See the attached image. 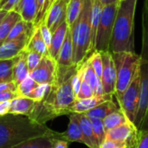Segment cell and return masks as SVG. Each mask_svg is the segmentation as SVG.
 I'll list each match as a JSON object with an SVG mask.
<instances>
[{"instance_id":"1","label":"cell","mask_w":148,"mask_h":148,"mask_svg":"<svg viewBox=\"0 0 148 148\" xmlns=\"http://www.w3.org/2000/svg\"><path fill=\"white\" fill-rule=\"evenodd\" d=\"M79 66L57 65L56 78L51 85L50 92L43 101H36L34 109L29 115L30 118L41 124H45L56 117L71 114V108L76 101L72 80Z\"/></svg>"},{"instance_id":"2","label":"cell","mask_w":148,"mask_h":148,"mask_svg":"<svg viewBox=\"0 0 148 148\" xmlns=\"http://www.w3.org/2000/svg\"><path fill=\"white\" fill-rule=\"evenodd\" d=\"M50 131L51 129L45 124H41L27 115L14 114L0 115V148H12Z\"/></svg>"},{"instance_id":"3","label":"cell","mask_w":148,"mask_h":148,"mask_svg":"<svg viewBox=\"0 0 148 148\" xmlns=\"http://www.w3.org/2000/svg\"><path fill=\"white\" fill-rule=\"evenodd\" d=\"M137 0H123L120 2L114 30L110 41L109 51L134 53V15Z\"/></svg>"},{"instance_id":"4","label":"cell","mask_w":148,"mask_h":148,"mask_svg":"<svg viewBox=\"0 0 148 148\" xmlns=\"http://www.w3.org/2000/svg\"><path fill=\"white\" fill-rule=\"evenodd\" d=\"M92 0H84L82 10L76 21L69 27L73 42V62L82 64L95 51L91 30Z\"/></svg>"},{"instance_id":"5","label":"cell","mask_w":148,"mask_h":148,"mask_svg":"<svg viewBox=\"0 0 148 148\" xmlns=\"http://www.w3.org/2000/svg\"><path fill=\"white\" fill-rule=\"evenodd\" d=\"M112 56L117 73L114 96L116 99H119L140 71V56L135 52L122 51L112 53Z\"/></svg>"},{"instance_id":"6","label":"cell","mask_w":148,"mask_h":148,"mask_svg":"<svg viewBox=\"0 0 148 148\" xmlns=\"http://www.w3.org/2000/svg\"><path fill=\"white\" fill-rule=\"evenodd\" d=\"M120 2L103 6L95 39V50L96 51H109L110 41L120 6Z\"/></svg>"},{"instance_id":"7","label":"cell","mask_w":148,"mask_h":148,"mask_svg":"<svg viewBox=\"0 0 148 148\" xmlns=\"http://www.w3.org/2000/svg\"><path fill=\"white\" fill-rule=\"evenodd\" d=\"M140 71L122 94V95L117 99L119 107L122 109L125 114L127 116L129 121L134 123L139 101H140Z\"/></svg>"},{"instance_id":"8","label":"cell","mask_w":148,"mask_h":148,"mask_svg":"<svg viewBox=\"0 0 148 148\" xmlns=\"http://www.w3.org/2000/svg\"><path fill=\"white\" fill-rule=\"evenodd\" d=\"M57 62L49 56H43L37 67L29 73V76L38 84L52 85L56 78Z\"/></svg>"},{"instance_id":"9","label":"cell","mask_w":148,"mask_h":148,"mask_svg":"<svg viewBox=\"0 0 148 148\" xmlns=\"http://www.w3.org/2000/svg\"><path fill=\"white\" fill-rule=\"evenodd\" d=\"M102 58V74H101V83L103 87V92L105 95H114L116 82H117V73L115 64L110 51L101 52Z\"/></svg>"},{"instance_id":"10","label":"cell","mask_w":148,"mask_h":148,"mask_svg":"<svg viewBox=\"0 0 148 148\" xmlns=\"http://www.w3.org/2000/svg\"><path fill=\"white\" fill-rule=\"evenodd\" d=\"M138 132L139 130L134 123L127 121V122L107 131L106 139L127 143L130 148H133L138 135Z\"/></svg>"},{"instance_id":"11","label":"cell","mask_w":148,"mask_h":148,"mask_svg":"<svg viewBox=\"0 0 148 148\" xmlns=\"http://www.w3.org/2000/svg\"><path fill=\"white\" fill-rule=\"evenodd\" d=\"M68 3L62 0H55L50 6L44 23L53 33L67 18Z\"/></svg>"},{"instance_id":"12","label":"cell","mask_w":148,"mask_h":148,"mask_svg":"<svg viewBox=\"0 0 148 148\" xmlns=\"http://www.w3.org/2000/svg\"><path fill=\"white\" fill-rule=\"evenodd\" d=\"M33 33H26L16 39L5 42L0 47V59H10L17 56L25 49Z\"/></svg>"},{"instance_id":"13","label":"cell","mask_w":148,"mask_h":148,"mask_svg":"<svg viewBox=\"0 0 148 148\" xmlns=\"http://www.w3.org/2000/svg\"><path fill=\"white\" fill-rule=\"evenodd\" d=\"M56 140H62L68 142H80L83 144V135L76 113L69 114V123L68 128L63 133L56 132Z\"/></svg>"},{"instance_id":"14","label":"cell","mask_w":148,"mask_h":148,"mask_svg":"<svg viewBox=\"0 0 148 148\" xmlns=\"http://www.w3.org/2000/svg\"><path fill=\"white\" fill-rule=\"evenodd\" d=\"M113 96L114 95H99V96L94 95L89 98L76 100L71 108V114L72 113H76V114L86 113L87 111L93 109L94 108L97 107L102 102L108 101V100H112Z\"/></svg>"},{"instance_id":"15","label":"cell","mask_w":148,"mask_h":148,"mask_svg":"<svg viewBox=\"0 0 148 148\" xmlns=\"http://www.w3.org/2000/svg\"><path fill=\"white\" fill-rule=\"evenodd\" d=\"M69 29V26L67 21H65L52 33V41L49 48V56L51 58L55 59L56 61L58 57L59 51L64 42V39L66 37Z\"/></svg>"},{"instance_id":"16","label":"cell","mask_w":148,"mask_h":148,"mask_svg":"<svg viewBox=\"0 0 148 148\" xmlns=\"http://www.w3.org/2000/svg\"><path fill=\"white\" fill-rule=\"evenodd\" d=\"M55 134L56 132L51 130L44 135L27 140L12 148H53L56 140Z\"/></svg>"},{"instance_id":"17","label":"cell","mask_w":148,"mask_h":148,"mask_svg":"<svg viewBox=\"0 0 148 148\" xmlns=\"http://www.w3.org/2000/svg\"><path fill=\"white\" fill-rule=\"evenodd\" d=\"M82 69H83V79L91 86L94 95H105L103 92V87L101 83V80L97 76L96 73L95 72L91 63L89 61L87 60L82 64Z\"/></svg>"},{"instance_id":"18","label":"cell","mask_w":148,"mask_h":148,"mask_svg":"<svg viewBox=\"0 0 148 148\" xmlns=\"http://www.w3.org/2000/svg\"><path fill=\"white\" fill-rule=\"evenodd\" d=\"M73 56H74V49H73L72 36H71L70 29H69L64 42L59 51L58 57L56 59L57 65L65 66V67L75 65L73 62Z\"/></svg>"},{"instance_id":"19","label":"cell","mask_w":148,"mask_h":148,"mask_svg":"<svg viewBox=\"0 0 148 148\" xmlns=\"http://www.w3.org/2000/svg\"><path fill=\"white\" fill-rule=\"evenodd\" d=\"M36 105V101L29 97L17 96L10 101V108L9 114H23L29 116Z\"/></svg>"},{"instance_id":"20","label":"cell","mask_w":148,"mask_h":148,"mask_svg":"<svg viewBox=\"0 0 148 148\" xmlns=\"http://www.w3.org/2000/svg\"><path fill=\"white\" fill-rule=\"evenodd\" d=\"M14 10L21 16L23 20L29 23H34L37 16V1L20 0Z\"/></svg>"},{"instance_id":"21","label":"cell","mask_w":148,"mask_h":148,"mask_svg":"<svg viewBox=\"0 0 148 148\" xmlns=\"http://www.w3.org/2000/svg\"><path fill=\"white\" fill-rule=\"evenodd\" d=\"M79 123L83 135V144L89 148H99L97 141L95 138L90 119L85 114H77Z\"/></svg>"},{"instance_id":"22","label":"cell","mask_w":148,"mask_h":148,"mask_svg":"<svg viewBox=\"0 0 148 148\" xmlns=\"http://www.w3.org/2000/svg\"><path fill=\"white\" fill-rule=\"evenodd\" d=\"M29 75L27 64V51L24 49L18 55V59L13 69V82L18 86Z\"/></svg>"},{"instance_id":"23","label":"cell","mask_w":148,"mask_h":148,"mask_svg":"<svg viewBox=\"0 0 148 148\" xmlns=\"http://www.w3.org/2000/svg\"><path fill=\"white\" fill-rule=\"evenodd\" d=\"M119 108H120V107L117 106L113 101V99H112V100H108V101L102 102L101 104L98 105L97 107L94 108L93 109L88 110L83 114H85L89 118H96V119L103 120L109 114L116 111Z\"/></svg>"},{"instance_id":"24","label":"cell","mask_w":148,"mask_h":148,"mask_svg":"<svg viewBox=\"0 0 148 148\" xmlns=\"http://www.w3.org/2000/svg\"><path fill=\"white\" fill-rule=\"evenodd\" d=\"M25 49L27 51L36 52L42 56H49L48 47L43 41V38L42 36L39 27L36 28V29H35L33 35L31 36Z\"/></svg>"},{"instance_id":"25","label":"cell","mask_w":148,"mask_h":148,"mask_svg":"<svg viewBox=\"0 0 148 148\" xmlns=\"http://www.w3.org/2000/svg\"><path fill=\"white\" fill-rule=\"evenodd\" d=\"M22 19L21 16L15 10L9 11L0 25V47L6 42V39L13 26Z\"/></svg>"},{"instance_id":"26","label":"cell","mask_w":148,"mask_h":148,"mask_svg":"<svg viewBox=\"0 0 148 148\" xmlns=\"http://www.w3.org/2000/svg\"><path fill=\"white\" fill-rule=\"evenodd\" d=\"M18 56L10 59H0V83L13 82V69Z\"/></svg>"},{"instance_id":"27","label":"cell","mask_w":148,"mask_h":148,"mask_svg":"<svg viewBox=\"0 0 148 148\" xmlns=\"http://www.w3.org/2000/svg\"><path fill=\"white\" fill-rule=\"evenodd\" d=\"M127 121H129V119L127 118V116L125 114V113L122 111V109L121 108L119 109H117L116 111L109 114L108 116H106L102 120L106 131L113 129V128L127 122Z\"/></svg>"},{"instance_id":"28","label":"cell","mask_w":148,"mask_h":148,"mask_svg":"<svg viewBox=\"0 0 148 148\" xmlns=\"http://www.w3.org/2000/svg\"><path fill=\"white\" fill-rule=\"evenodd\" d=\"M103 5L98 0H92V9H91V30H92V42L94 49L95 46V39L98 26L100 23V19L102 12Z\"/></svg>"},{"instance_id":"29","label":"cell","mask_w":148,"mask_h":148,"mask_svg":"<svg viewBox=\"0 0 148 148\" xmlns=\"http://www.w3.org/2000/svg\"><path fill=\"white\" fill-rule=\"evenodd\" d=\"M36 28V27L34 25V23H29V22H26V21L21 19L11 29V30L6 39V42L16 39L26 33H32L35 31Z\"/></svg>"},{"instance_id":"30","label":"cell","mask_w":148,"mask_h":148,"mask_svg":"<svg viewBox=\"0 0 148 148\" xmlns=\"http://www.w3.org/2000/svg\"><path fill=\"white\" fill-rule=\"evenodd\" d=\"M84 4V0H70L67 8L66 21L70 27L79 17Z\"/></svg>"},{"instance_id":"31","label":"cell","mask_w":148,"mask_h":148,"mask_svg":"<svg viewBox=\"0 0 148 148\" xmlns=\"http://www.w3.org/2000/svg\"><path fill=\"white\" fill-rule=\"evenodd\" d=\"M89 119H90V121H91V124H92L95 138V140L97 141V144H98V146L100 147V145L106 139V132L107 131L105 129L102 120L96 119V118H89Z\"/></svg>"},{"instance_id":"32","label":"cell","mask_w":148,"mask_h":148,"mask_svg":"<svg viewBox=\"0 0 148 148\" xmlns=\"http://www.w3.org/2000/svg\"><path fill=\"white\" fill-rule=\"evenodd\" d=\"M39 84L35 82L29 75L17 86V94L18 96L29 97L32 91L38 86Z\"/></svg>"},{"instance_id":"33","label":"cell","mask_w":148,"mask_h":148,"mask_svg":"<svg viewBox=\"0 0 148 148\" xmlns=\"http://www.w3.org/2000/svg\"><path fill=\"white\" fill-rule=\"evenodd\" d=\"M50 89H51V85L49 84H39L32 91L29 98L33 99L36 101H43L50 92Z\"/></svg>"},{"instance_id":"34","label":"cell","mask_w":148,"mask_h":148,"mask_svg":"<svg viewBox=\"0 0 148 148\" xmlns=\"http://www.w3.org/2000/svg\"><path fill=\"white\" fill-rule=\"evenodd\" d=\"M88 60L91 63L95 72L96 73L97 76L101 79V74H102V58L101 52L95 50L88 57Z\"/></svg>"},{"instance_id":"35","label":"cell","mask_w":148,"mask_h":148,"mask_svg":"<svg viewBox=\"0 0 148 148\" xmlns=\"http://www.w3.org/2000/svg\"><path fill=\"white\" fill-rule=\"evenodd\" d=\"M42 56H43L36 53V52L27 51V64H28V68H29V73L31 71H33L37 67V65L39 64V62H40L41 59L42 58Z\"/></svg>"},{"instance_id":"36","label":"cell","mask_w":148,"mask_h":148,"mask_svg":"<svg viewBox=\"0 0 148 148\" xmlns=\"http://www.w3.org/2000/svg\"><path fill=\"white\" fill-rule=\"evenodd\" d=\"M94 91L91 88V86L84 80L82 79V82L81 85L80 91L78 95H76V100H82V99H86L94 96Z\"/></svg>"},{"instance_id":"37","label":"cell","mask_w":148,"mask_h":148,"mask_svg":"<svg viewBox=\"0 0 148 148\" xmlns=\"http://www.w3.org/2000/svg\"><path fill=\"white\" fill-rule=\"evenodd\" d=\"M133 148H148V130H139Z\"/></svg>"},{"instance_id":"38","label":"cell","mask_w":148,"mask_h":148,"mask_svg":"<svg viewBox=\"0 0 148 148\" xmlns=\"http://www.w3.org/2000/svg\"><path fill=\"white\" fill-rule=\"evenodd\" d=\"M38 27L40 29L42 36L43 41H44L45 44L47 45L48 50H49V46L51 44V41H52V33H51V31L49 30V29L48 28V26L46 25V23L44 22L42 23Z\"/></svg>"},{"instance_id":"39","label":"cell","mask_w":148,"mask_h":148,"mask_svg":"<svg viewBox=\"0 0 148 148\" xmlns=\"http://www.w3.org/2000/svg\"><path fill=\"white\" fill-rule=\"evenodd\" d=\"M99 148H130L129 145L125 142H119L109 139H105Z\"/></svg>"},{"instance_id":"40","label":"cell","mask_w":148,"mask_h":148,"mask_svg":"<svg viewBox=\"0 0 148 148\" xmlns=\"http://www.w3.org/2000/svg\"><path fill=\"white\" fill-rule=\"evenodd\" d=\"M55 0H45L44 2V5H43V8H42V10L39 16V17L37 18V20L36 22H34V25L36 27H38L42 23L44 22L45 18H46V16H47V13L50 8V6L52 5V3H54Z\"/></svg>"},{"instance_id":"41","label":"cell","mask_w":148,"mask_h":148,"mask_svg":"<svg viewBox=\"0 0 148 148\" xmlns=\"http://www.w3.org/2000/svg\"><path fill=\"white\" fill-rule=\"evenodd\" d=\"M20 0H0V10L6 11L14 10Z\"/></svg>"},{"instance_id":"42","label":"cell","mask_w":148,"mask_h":148,"mask_svg":"<svg viewBox=\"0 0 148 148\" xmlns=\"http://www.w3.org/2000/svg\"><path fill=\"white\" fill-rule=\"evenodd\" d=\"M6 91L17 92V86L14 82L0 83V92H6Z\"/></svg>"},{"instance_id":"43","label":"cell","mask_w":148,"mask_h":148,"mask_svg":"<svg viewBox=\"0 0 148 148\" xmlns=\"http://www.w3.org/2000/svg\"><path fill=\"white\" fill-rule=\"evenodd\" d=\"M17 96H18L17 92H12V91L0 92V101H12L13 99H15Z\"/></svg>"},{"instance_id":"44","label":"cell","mask_w":148,"mask_h":148,"mask_svg":"<svg viewBox=\"0 0 148 148\" xmlns=\"http://www.w3.org/2000/svg\"><path fill=\"white\" fill-rule=\"evenodd\" d=\"M10 108V101H0V115H4L9 114Z\"/></svg>"},{"instance_id":"45","label":"cell","mask_w":148,"mask_h":148,"mask_svg":"<svg viewBox=\"0 0 148 148\" xmlns=\"http://www.w3.org/2000/svg\"><path fill=\"white\" fill-rule=\"evenodd\" d=\"M69 142L62 140H56L54 142L53 148H69Z\"/></svg>"},{"instance_id":"46","label":"cell","mask_w":148,"mask_h":148,"mask_svg":"<svg viewBox=\"0 0 148 148\" xmlns=\"http://www.w3.org/2000/svg\"><path fill=\"white\" fill-rule=\"evenodd\" d=\"M37 1V16H36V18L34 22H36L37 20V18L39 17L42 10V8H43V5H44V2L45 0H36Z\"/></svg>"},{"instance_id":"47","label":"cell","mask_w":148,"mask_h":148,"mask_svg":"<svg viewBox=\"0 0 148 148\" xmlns=\"http://www.w3.org/2000/svg\"><path fill=\"white\" fill-rule=\"evenodd\" d=\"M140 130H148V110L147 114H146V117H145V119L143 121L142 126H141Z\"/></svg>"},{"instance_id":"48","label":"cell","mask_w":148,"mask_h":148,"mask_svg":"<svg viewBox=\"0 0 148 148\" xmlns=\"http://www.w3.org/2000/svg\"><path fill=\"white\" fill-rule=\"evenodd\" d=\"M98 1H99L103 6H106V5H109V4H112V3L120 2L121 0H98Z\"/></svg>"},{"instance_id":"49","label":"cell","mask_w":148,"mask_h":148,"mask_svg":"<svg viewBox=\"0 0 148 148\" xmlns=\"http://www.w3.org/2000/svg\"><path fill=\"white\" fill-rule=\"evenodd\" d=\"M9 11H6V10H0V25L1 23H3V19L5 18V16H7Z\"/></svg>"},{"instance_id":"50","label":"cell","mask_w":148,"mask_h":148,"mask_svg":"<svg viewBox=\"0 0 148 148\" xmlns=\"http://www.w3.org/2000/svg\"><path fill=\"white\" fill-rule=\"evenodd\" d=\"M62 1H64V2H66V3H69V1H70V0H62Z\"/></svg>"},{"instance_id":"51","label":"cell","mask_w":148,"mask_h":148,"mask_svg":"<svg viewBox=\"0 0 148 148\" xmlns=\"http://www.w3.org/2000/svg\"><path fill=\"white\" fill-rule=\"evenodd\" d=\"M121 1H123V0H121Z\"/></svg>"}]
</instances>
